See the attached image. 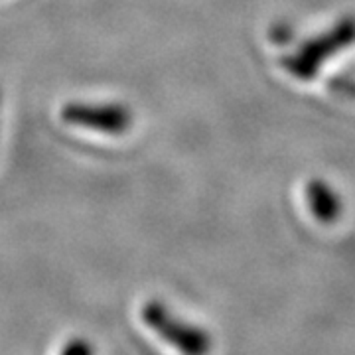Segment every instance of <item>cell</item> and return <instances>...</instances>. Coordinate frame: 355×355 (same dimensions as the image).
I'll list each match as a JSON object with an SVG mask.
<instances>
[{"label": "cell", "mask_w": 355, "mask_h": 355, "mask_svg": "<svg viewBox=\"0 0 355 355\" xmlns=\"http://www.w3.org/2000/svg\"><path fill=\"white\" fill-rule=\"evenodd\" d=\"M62 119L67 125L111 137L125 135L132 125V113L123 103H65L62 107Z\"/></svg>", "instance_id": "7a4b0ae2"}, {"label": "cell", "mask_w": 355, "mask_h": 355, "mask_svg": "<svg viewBox=\"0 0 355 355\" xmlns=\"http://www.w3.org/2000/svg\"><path fill=\"white\" fill-rule=\"evenodd\" d=\"M331 87L338 89V91H345V93H349L352 97H355V83H345V81H338V83H331Z\"/></svg>", "instance_id": "8992f818"}, {"label": "cell", "mask_w": 355, "mask_h": 355, "mask_svg": "<svg viewBox=\"0 0 355 355\" xmlns=\"http://www.w3.org/2000/svg\"><path fill=\"white\" fill-rule=\"evenodd\" d=\"M355 40V20L347 18L336 28H331L328 34L318 36L316 40L302 46V50L284 60V67L300 79L312 77L318 71L322 62L331 58L336 51L349 46Z\"/></svg>", "instance_id": "3957f363"}, {"label": "cell", "mask_w": 355, "mask_h": 355, "mask_svg": "<svg viewBox=\"0 0 355 355\" xmlns=\"http://www.w3.org/2000/svg\"><path fill=\"white\" fill-rule=\"evenodd\" d=\"M308 202H310V207L314 211V216L324 221V223H331L338 214H340V200L338 196L334 193L330 186L322 184V182H312L308 186Z\"/></svg>", "instance_id": "277c9868"}, {"label": "cell", "mask_w": 355, "mask_h": 355, "mask_svg": "<svg viewBox=\"0 0 355 355\" xmlns=\"http://www.w3.org/2000/svg\"><path fill=\"white\" fill-rule=\"evenodd\" d=\"M142 322L154 330L182 355H209L211 338L209 334L190 322L178 318L160 300H148L140 310Z\"/></svg>", "instance_id": "6da1fadb"}, {"label": "cell", "mask_w": 355, "mask_h": 355, "mask_svg": "<svg viewBox=\"0 0 355 355\" xmlns=\"http://www.w3.org/2000/svg\"><path fill=\"white\" fill-rule=\"evenodd\" d=\"M60 355H95V349H93V343L87 342V340L73 338V340L65 343Z\"/></svg>", "instance_id": "5b68a950"}]
</instances>
